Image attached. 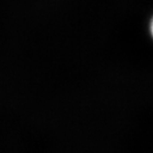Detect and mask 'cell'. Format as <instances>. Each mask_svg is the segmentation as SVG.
Masks as SVG:
<instances>
[{
	"label": "cell",
	"mask_w": 153,
	"mask_h": 153,
	"mask_svg": "<svg viewBox=\"0 0 153 153\" xmlns=\"http://www.w3.org/2000/svg\"><path fill=\"white\" fill-rule=\"evenodd\" d=\"M151 33L153 35V20H152V23H151Z\"/></svg>",
	"instance_id": "cell-1"
}]
</instances>
